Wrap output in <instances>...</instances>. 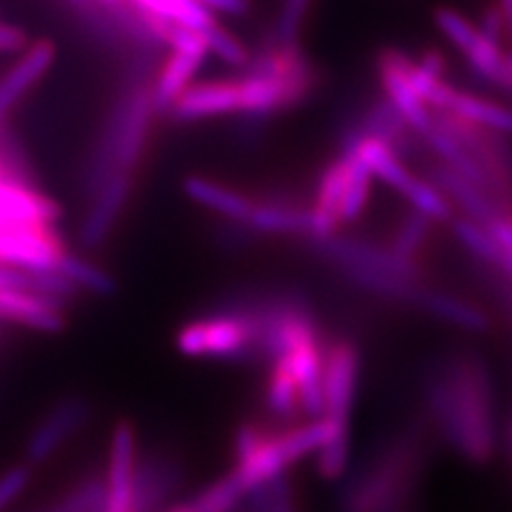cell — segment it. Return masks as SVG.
<instances>
[{"instance_id":"cell-1","label":"cell","mask_w":512,"mask_h":512,"mask_svg":"<svg viewBox=\"0 0 512 512\" xmlns=\"http://www.w3.org/2000/svg\"><path fill=\"white\" fill-rule=\"evenodd\" d=\"M425 423L470 463L491 461L498 446L495 389L487 363L472 350L434 361L423 378Z\"/></svg>"},{"instance_id":"cell-2","label":"cell","mask_w":512,"mask_h":512,"mask_svg":"<svg viewBox=\"0 0 512 512\" xmlns=\"http://www.w3.org/2000/svg\"><path fill=\"white\" fill-rule=\"evenodd\" d=\"M427 423L397 431L342 487V512H412L427 461Z\"/></svg>"},{"instance_id":"cell-3","label":"cell","mask_w":512,"mask_h":512,"mask_svg":"<svg viewBox=\"0 0 512 512\" xmlns=\"http://www.w3.org/2000/svg\"><path fill=\"white\" fill-rule=\"evenodd\" d=\"M175 346L190 359L261 363V323L250 312L220 308L186 323Z\"/></svg>"},{"instance_id":"cell-4","label":"cell","mask_w":512,"mask_h":512,"mask_svg":"<svg viewBox=\"0 0 512 512\" xmlns=\"http://www.w3.org/2000/svg\"><path fill=\"white\" fill-rule=\"evenodd\" d=\"M361 357L348 340H329L323 357V410L320 423L325 438H350V416L359 393Z\"/></svg>"},{"instance_id":"cell-5","label":"cell","mask_w":512,"mask_h":512,"mask_svg":"<svg viewBox=\"0 0 512 512\" xmlns=\"http://www.w3.org/2000/svg\"><path fill=\"white\" fill-rule=\"evenodd\" d=\"M67 252L54 224H0V265L56 271V265Z\"/></svg>"},{"instance_id":"cell-6","label":"cell","mask_w":512,"mask_h":512,"mask_svg":"<svg viewBox=\"0 0 512 512\" xmlns=\"http://www.w3.org/2000/svg\"><path fill=\"white\" fill-rule=\"evenodd\" d=\"M408 62L410 56L402 50H382L376 58V75L382 88V99L397 111L410 133L423 137L434 126L436 114L412 88Z\"/></svg>"},{"instance_id":"cell-7","label":"cell","mask_w":512,"mask_h":512,"mask_svg":"<svg viewBox=\"0 0 512 512\" xmlns=\"http://www.w3.org/2000/svg\"><path fill=\"white\" fill-rule=\"evenodd\" d=\"M167 43L171 45V56L152 88L154 109L160 111L171 109L175 99L192 84V77L197 75L205 56L210 54L201 32L184 26H173Z\"/></svg>"},{"instance_id":"cell-8","label":"cell","mask_w":512,"mask_h":512,"mask_svg":"<svg viewBox=\"0 0 512 512\" xmlns=\"http://www.w3.org/2000/svg\"><path fill=\"white\" fill-rule=\"evenodd\" d=\"M88 416L90 406L84 397L60 399L32 429L26 442V466H41L56 455L86 425Z\"/></svg>"},{"instance_id":"cell-9","label":"cell","mask_w":512,"mask_h":512,"mask_svg":"<svg viewBox=\"0 0 512 512\" xmlns=\"http://www.w3.org/2000/svg\"><path fill=\"white\" fill-rule=\"evenodd\" d=\"M137 434L131 421H120L109 442L107 461V510L135 512V474H137Z\"/></svg>"},{"instance_id":"cell-10","label":"cell","mask_w":512,"mask_h":512,"mask_svg":"<svg viewBox=\"0 0 512 512\" xmlns=\"http://www.w3.org/2000/svg\"><path fill=\"white\" fill-rule=\"evenodd\" d=\"M169 111L180 122L239 114V77L190 84Z\"/></svg>"},{"instance_id":"cell-11","label":"cell","mask_w":512,"mask_h":512,"mask_svg":"<svg viewBox=\"0 0 512 512\" xmlns=\"http://www.w3.org/2000/svg\"><path fill=\"white\" fill-rule=\"evenodd\" d=\"M182 483L178 463L165 455L137 459L135 474V512H160L169 506Z\"/></svg>"},{"instance_id":"cell-12","label":"cell","mask_w":512,"mask_h":512,"mask_svg":"<svg viewBox=\"0 0 512 512\" xmlns=\"http://www.w3.org/2000/svg\"><path fill=\"white\" fill-rule=\"evenodd\" d=\"M0 323L26 327L39 333H60L67 325L62 306L39 295L0 288Z\"/></svg>"},{"instance_id":"cell-13","label":"cell","mask_w":512,"mask_h":512,"mask_svg":"<svg viewBox=\"0 0 512 512\" xmlns=\"http://www.w3.org/2000/svg\"><path fill=\"white\" fill-rule=\"evenodd\" d=\"M128 3L139 9L141 20L165 41L173 26L203 32L218 22L216 15L199 0H128Z\"/></svg>"},{"instance_id":"cell-14","label":"cell","mask_w":512,"mask_h":512,"mask_svg":"<svg viewBox=\"0 0 512 512\" xmlns=\"http://www.w3.org/2000/svg\"><path fill=\"white\" fill-rule=\"evenodd\" d=\"M54 56L56 52L52 41H37L26 47L20 60L0 77V120L47 73Z\"/></svg>"},{"instance_id":"cell-15","label":"cell","mask_w":512,"mask_h":512,"mask_svg":"<svg viewBox=\"0 0 512 512\" xmlns=\"http://www.w3.org/2000/svg\"><path fill=\"white\" fill-rule=\"evenodd\" d=\"M438 114H451L498 135H512V107L455 86L448 92L446 103Z\"/></svg>"},{"instance_id":"cell-16","label":"cell","mask_w":512,"mask_h":512,"mask_svg":"<svg viewBox=\"0 0 512 512\" xmlns=\"http://www.w3.org/2000/svg\"><path fill=\"white\" fill-rule=\"evenodd\" d=\"M182 188L188 195V199L207 207V210L216 212L222 218H229L233 222H242V224L248 222L256 203L254 199L244 195V192L197 173L184 178Z\"/></svg>"},{"instance_id":"cell-17","label":"cell","mask_w":512,"mask_h":512,"mask_svg":"<svg viewBox=\"0 0 512 512\" xmlns=\"http://www.w3.org/2000/svg\"><path fill=\"white\" fill-rule=\"evenodd\" d=\"M60 218V205L41 192L18 182L0 178V224L45 222L54 224Z\"/></svg>"},{"instance_id":"cell-18","label":"cell","mask_w":512,"mask_h":512,"mask_svg":"<svg viewBox=\"0 0 512 512\" xmlns=\"http://www.w3.org/2000/svg\"><path fill=\"white\" fill-rule=\"evenodd\" d=\"M256 233L267 235H299L310 237L312 235V218L310 207H295L274 201H256L254 210L246 222Z\"/></svg>"},{"instance_id":"cell-19","label":"cell","mask_w":512,"mask_h":512,"mask_svg":"<svg viewBox=\"0 0 512 512\" xmlns=\"http://www.w3.org/2000/svg\"><path fill=\"white\" fill-rule=\"evenodd\" d=\"M56 271L62 278H67L77 291L79 288H84V291L103 295V297L116 293V282L107 274V271H103L101 267H96L86 259H79V256L71 252L62 256L60 263L56 265Z\"/></svg>"},{"instance_id":"cell-20","label":"cell","mask_w":512,"mask_h":512,"mask_svg":"<svg viewBox=\"0 0 512 512\" xmlns=\"http://www.w3.org/2000/svg\"><path fill=\"white\" fill-rule=\"evenodd\" d=\"M201 37L205 39L207 52L216 54L222 62H227L229 67L248 69V64L252 60V54L248 52V47L242 41H239L237 37H233L227 28H222L216 22L207 30H203Z\"/></svg>"},{"instance_id":"cell-21","label":"cell","mask_w":512,"mask_h":512,"mask_svg":"<svg viewBox=\"0 0 512 512\" xmlns=\"http://www.w3.org/2000/svg\"><path fill=\"white\" fill-rule=\"evenodd\" d=\"M312 0H282L276 24V45L295 47L299 45V37L303 24H306Z\"/></svg>"},{"instance_id":"cell-22","label":"cell","mask_w":512,"mask_h":512,"mask_svg":"<svg viewBox=\"0 0 512 512\" xmlns=\"http://www.w3.org/2000/svg\"><path fill=\"white\" fill-rule=\"evenodd\" d=\"M434 22L436 28L442 32V37L451 43L457 52L466 50L468 43L478 32V24L470 22L466 15L451 7H438L434 11Z\"/></svg>"},{"instance_id":"cell-23","label":"cell","mask_w":512,"mask_h":512,"mask_svg":"<svg viewBox=\"0 0 512 512\" xmlns=\"http://www.w3.org/2000/svg\"><path fill=\"white\" fill-rule=\"evenodd\" d=\"M30 483V466H15L0 476V512L11 506Z\"/></svg>"},{"instance_id":"cell-24","label":"cell","mask_w":512,"mask_h":512,"mask_svg":"<svg viewBox=\"0 0 512 512\" xmlns=\"http://www.w3.org/2000/svg\"><path fill=\"white\" fill-rule=\"evenodd\" d=\"M28 45V37L26 32L18 26H11V24H0V52H22L26 50Z\"/></svg>"},{"instance_id":"cell-25","label":"cell","mask_w":512,"mask_h":512,"mask_svg":"<svg viewBox=\"0 0 512 512\" xmlns=\"http://www.w3.org/2000/svg\"><path fill=\"white\" fill-rule=\"evenodd\" d=\"M203 7L210 9L214 15H231V18H242L250 11V0H199Z\"/></svg>"},{"instance_id":"cell-26","label":"cell","mask_w":512,"mask_h":512,"mask_svg":"<svg viewBox=\"0 0 512 512\" xmlns=\"http://www.w3.org/2000/svg\"><path fill=\"white\" fill-rule=\"evenodd\" d=\"M498 9L502 13L504 20V30H506V39L512 47V0H498ZM512 52V50H510Z\"/></svg>"},{"instance_id":"cell-27","label":"cell","mask_w":512,"mask_h":512,"mask_svg":"<svg viewBox=\"0 0 512 512\" xmlns=\"http://www.w3.org/2000/svg\"><path fill=\"white\" fill-rule=\"evenodd\" d=\"M96 3L107 7V9H118L124 3V0H96Z\"/></svg>"},{"instance_id":"cell-28","label":"cell","mask_w":512,"mask_h":512,"mask_svg":"<svg viewBox=\"0 0 512 512\" xmlns=\"http://www.w3.org/2000/svg\"><path fill=\"white\" fill-rule=\"evenodd\" d=\"M508 64H510V92H512V52L508 54Z\"/></svg>"},{"instance_id":"cell-29","label":"cell","mask_w":512,"mask_h":512,"mask_svg":"<svg viewBox=\"0 0 512 512\" xmlns=\"http://www.w3.org/2000/svg\"><path fill=\"white\" fill-rule=\"evenodd\" d=\"M75 5H88V3H92V0H73Z\"/></svg>"}]
</instances>
